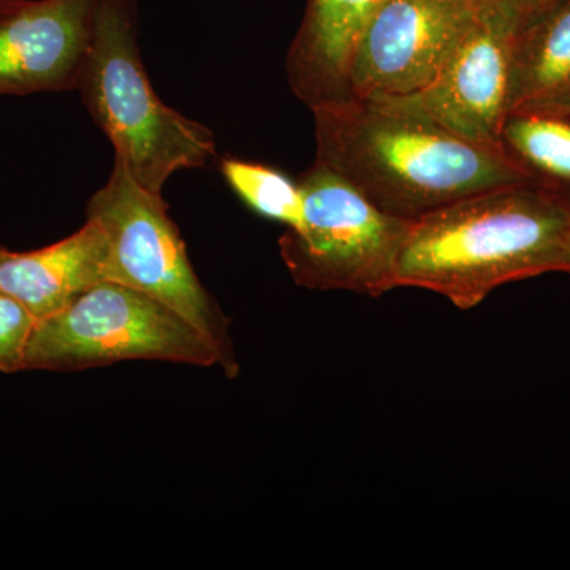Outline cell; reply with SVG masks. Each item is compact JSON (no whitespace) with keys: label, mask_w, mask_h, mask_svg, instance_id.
Returning a JSON list of instances; mask_svg holds the SVG:
<instances>
[{"label":"cell","mask_w":570,"mask_h":570,"mask_svg":"<svg viewBox=\"0 0 570 570\" xmlns=\"http://www.w3.org/2000/svg\"><path fill=\"white\" fill-rule=\"evenodd\" d=\"M553 272L570 273V202L520 183L412 220L393 288H425L469 311L501 285Z\"/></svg>","instance_id":"obj_1"},{"label":"cell","mask_w":570,"mask_h":570,"mask_svg":"<svg viewBox=\"0 0 570 570\" xmlns=\"http://www.w3.org/2000/svg\"><path fill=\"white\" fill-rule=\"evenodd\" d=\"M313 112L316 163L401 219L528 183L497 149L464 140L401 105L352 97Z\"/></svg>","instance_id":"obj_2"},{"label":"cell","mask_w":570,"mask_h":570,"mask_svg":"<svg viewBox=\"0 0 570 570\" xmlns=\"http://www.w3.org/2000/svg\"><path fill=\"white\" fill-rule=\"evenodd\" d=\"M77 91L115 159L149 193L163 195L176 171L205 167L216 156L212 130L154 92L138 47L137 0L97 3Z\"/></svg>","instance_id":"obj_3"},{"label":"cell","mask_w":570,"mask_h":570,"mask_svg":"<svg viewBox=\"0 0 570 570\" xmlns=\"http://www.w3.org/2000/svg\"><path fill=\"white\" fill-rule=\"evenodd\" d=\"M126 360L220 365L208 337L153 296L105 281L33 328L24 371H80Z\"/></svg>","instance_id":"obj_4"},{"label":"cell","mask_w":570,"mask_h":570,"mask_svg":"<svg viewBox=\"0 0 570 570\" xmlns=\"http://www.w3.org/2000/svg\"><path fill=\"white\" fill-rule=\"evenodd\" d=\"M303 223L279 239L296 284L313 291L382 296L412 220L382 212L343 176L316 163L299 178Z\"/></svg>","instance_id":"obj_5"},{"label":"cell","mask_w":570,"mask_h":570,"mask_svg":"<svg viewBox=\"0 0 570 570\" xmlns=\"http://www.w3.org/2000/svg\"><path fill=\"white\" fill-rule=\"evenodd\" d=\"M86 217L107 234L105 279L170 306L219 348L225 373L236 376L227 318L195 275L163 195L146 190L115 159L110 178L88 202Z\"/></svg>","instance_id":"obj_6"},{"label":"cell","mask_w":570,"mask_h":570,"mask_svg":"<svg viewBox=\"0 0 570 570\" xmlns=\"http://www.w3.org/2000/svg\"><path fill=\"white\" fill-rule=\"evenodd\" d=\"M479 14L472 0H381L356 47L352 96L400 100L423 91Z\"/></svg>","instance_id":"obj_7"},{"label":"cell","mask_w":570,"mask_h":570,"mask_svg":"<svg viewBox=\"0 0 570 570\" xmlns=\"http://www.w3.org/2000/svg\"><path fill=\"white\" fill-rule=\"evenodd\" d=\"M517 31L512 22L480 13L430 86L382 102L417 111L464 140L499 151V132L510 111Z\"/></svg>","instance_id":"obj_8"},{"label":"cell","mask_w":570,"mask_h":570,"mask_svg":"<svg viewBox=\"0 0 570 570\" xmlns=\"http://www.w3.org/2000/svg\"><path fill=\"white\" fill-rule=\"evenodd\" d=\"M99 0H0V96L77 91Z\"/></svg>","instance_id":"obj_9"},{"label":"cell","mask_w":570,"mask_h":570,"mask_svg":"<svg viewBox=\"0 0 570 570\" xmlns=\"http://www.w3.org/2000/svg\"><path fill=\"white\" fill-rule=\"evenodd\" d=\"M381 0H307L287 55L292 92L311 108L352 99L356 47Z\"/></svg>","instance_id":"obj_10"},{"label":"cell","mask_w":570,"mask_h":570,"mask_svg":"<svg viewBox=\"0 0 570 570\" xmlns=\"http://www.w3.org/2000/svg\"><path fill=\"white\" fill-rule=\"evenodd\" d=\"M108 238L86 219L80 230L31 253L0 255V292L20 302L37 322L59 313L94 285L105 283Z\"/></svg>","instance_id":"obj_11"},{"label":"cell","mask_w":570,"mask_h":570,"mask_svg":"<svg viewBox=\"0 0 570 570\" xmlns=\"http://www.w3.org/2000/svg\"><path fill=\"white\" fill-rule=\"evenodd\" d=\"M570 102V0H557L513 39L510 110Z\"/></svg>","instance_id":"obj_12"},{"label":"cell","mask_w":570,"mask_h":570,"mask_svg":"<svg viewBox=\"0 0 570 570\" xmlns=\"http://www.w3.org/2000/svg\"><path fill=\"white\" fill-rule=\"evenodd\" d=\"M498 148L528 183L570 202V102L513 108Z\"/></svg>","instance_id":"obj_13"},{"label":"cell","mask_w":570,"mask_h":570,"mask_svg":"<svg viewBox=\"0 0 570 570\" xmlns=\"http://www.w3.org/2000/svg\"><path fill=\"white\" fill-rule=\"evenodd\" d=\"M225 181L253 212L269 220L298 228L303 223L299 183L277 168L227 157L220 163Z\"/></svg>","instance_id":"obj_14"},{"label":"cell","mask_w":570,"mask_h":570,"mask_svg":"<svg viewBox=\"0 0 570 570\" xmlns=\"http://www.w3.org/2000/svg\"><path fill=\"white\" fill-rule=\"evenodd\" d=\"M37 318L17 299L0 292V373L24 371L26 351Z\"/></svg>","instance_id":"obj_15"},{"label":"cell","mask_w":570,"mask_h":570,"mask_svg":"<svg viewBox=\"0 0 570 570\" xmlns=\"http://www.w3.org/2000/svg\"><path fill=\"white\" fill-rule=\"evenodd\" d=\"M472 2L475 3L480 13L502 18L520 29L557 0H472Z\"/></svg>","instance_id":"obj_16"},{"label":"cell","mask_w":570,"mask_h":570,"mask_svg":"<svg viewBox=\"0 0 570 570\" xmlns=\"http://www.w3.org/2000/svg\"><path fill=\"white\" fill-rule=\"evenodd\" d=\"M3 253H6V249H3V247H0V255H2Z\"/></svg>","instance_id":"obj_17"}]
</instances>
